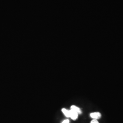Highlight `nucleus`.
I'll use <instances>...</instances> for the list:
<instances>
[{
    "instance_id": "1",
    "label": "nucleus",
    "mask_w": 123,
    "mask_h": 123,
    "mask_svg": "<svg viewBox=\"0 0 123 123\" xmlns=\"http://www.w3.org/2000/svg\"><path fill=\"white\" fill-rule=\"evenodd\" d=\"M69 113H70V118H71L73 120H75L78 118V113L76 112L75 111L73 110H69Z\"/></svg>"
},
{
    "instance_id": "2",
    "label": "nucleus",
    "mask_w": 123,
    "mask_h": 123,
    "mask_svg": "<svg viewBox=\"0 0 123 123\" xmlns=\"http://www.w3.org/2000/svg\"><path fill=\"white\" fill-rule=\"evenodd\" d=\"M90 116L92 119L97 120L101 118V114L99 112H94V113H91L90 114Z\"/></svg>"
},
{
    "instance_id": "3",
    "label": "nucleus",
    "mask_w": 123,
    "mask_h": 123,
    "mask_svg": "<svg viewBox=\"0 0 123 123\" xmlns=\"http://www.w3.org/2000/svg\"><path fill=\"white\" fill-rule=\"evenodd\" d=\"M71 110H74L76 112L78 113V114H81L82 113L81 110L79 109V108L77 107V106L75 105H72L71 106Z\"/></svg>"
},
{
    "instance_id": "6",
    "label": "nucleus",
    "mask_w": 123,
    "mask_h": 123,
    "mask_svg": "<svg viewBox=\"0 0 123 123\" xmlns=\"http://www.w3.org/2000/svg\"><path fill=\"white\" fill-rule=\"evenodd\" d=\"M69 120L68 119H66V120H64L62 123H69Z\"/></svg>"
},
{
    "instance_id": "5",
    "label": "nucleus",
    "mask_w": 123,
    "mask_h": 123,
    "mask_svg": "<svg viewBox=\"0 0 123 123\" xmlns=\"http://www.w3.org/2000/svg\"><path fill=\"white\" fill-rule=\"evenodd\" d=\"M90 123H99V122H98V121L97 120V119H93L91 121Z\"/></svg>"
},
{
    "instance_id": "4",
    "label": "nucleus",
    "mask_w": 123,
    "mask_h": 123,
    "mask_svg": "<svg viewBox=\"0 0 123 123\" xmlns=\"http://www.w3.org/2000/svg\"><path fill=\"white\" fill-rule=\"evenodd\" d=\"M62 111L67 117H70V113L69 110H68L65 109H62Z\"/></svg>"
}]
</instances>
